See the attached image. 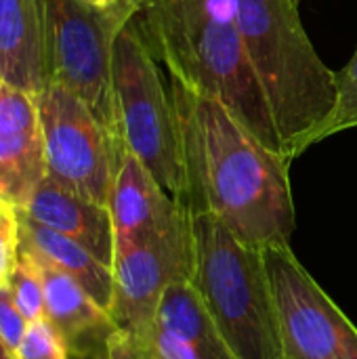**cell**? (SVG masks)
Here are the masks:
<instances>
[{
	"label": "cell",
	"mask_w": 357,
	"mask_h": 359,
	"mask_svg": "<svg viewBox=\"0 0 357 359\" xmlns=\"http://www.w3.org/2000/svg\"><path fill=\"white\" fill-rule=\"evenodd\" d=\"M181 137L189 215L217 217L255 248L290 244L297 225L290 160L259 141L221 103L170 86Z\"/></svg>",
	"instance_id": "obj_1"
},
{
	"label": "cell",
	"mask_w": 357,
	"mask_h": 359,
	"mask_svg": "<svg viewBox=\"0 0 357 359\" xmlns=\"http://www.w3.org/2000/svg\"><path fill=\"white\" fill-rule=\"evenodd\" d=\"M133 19L173 82L221 103L259 141L286 158L246 55L234 0H149Z\"/></svg>",
	"instance_id": "obj_2"
},
{
	"label": "cell",
	"mask_w": 357,
	"mask_h": 359,
	"mask_svg": "<svg viewBox=\"0 0 357 359\" xmlns=\"http://www.w3.org/2000/svg\"><path fill=\"white\" fill-rule=\"evenodd\" d=\"M246 55L288 160L311 147L337 101V74L314 48L292 0H234Z\"/></svg>",
	"instance_id": "obj_3"
},
{
	"label": "cell",
	"mask_w": 357,
	"mask_h": 359,
	"mask_svg": "<svg viewBox=\"0 0 357 359\" xmlns=\"http://www.w3.org/2000/svg\"><path fill=\"white\" fill-rule=\"evenodd\" d=\"M189 282L236 359H282L263 248L238 240L217 217L194 212Z\"/></svg>",
	"instance_id": "obj_4"
},
{
	"label": "cell",
	"mask_w": 357,
	"mask_h": 359,
	"mask_svg": "<svg viewBox=\"0 0 357 359\" xmlns=\"http://www.w3.org/2000/svg\"><path fill=\"white\" fill-rule=\"evenodd\" d=\"M112 69L122 143L185 206L187 183L173 97L160 80L156 57L143 42L135 19L116 36Z\"/></svg>",
	"instance_id": "obj_5"
},
{
	"label": "cell",
	"mask_w": 357,
	"mask_h": 359,
	"mask_svg": "<svg viewBox=\"0 0 357 359\" xmlns=\"http://www.w3.org/2000/svg\"><path fill=\"white\" fill-rule=\"evenodd\" d=\"M42 2V53L46 86H61L80 97L122 143L114 97V42L128 23L82 0Z\"/></svg>",
	"instance_id": "obj_6"
},
{
	"label": "cell",
	"mask_w": 357,
	"mask_h": 359,
	"mask_svg": "<svg viewBox=\"0 0 357 359\" xmlns=\"http://www.w3.org/2000/svg\"><path fill=\"white\" fill-rule=\"evenodd\" d=\"M282 359H357V326L297 259L290 244L263 248Z\"/></svg>",
	"instance_id": "obj_7"
},
{
	"label": "cell",
	"mask_w": 357,
	"mask_h": 359,
	"mask_svg": "<svg viewBox=\"0 0 357 359\" xmlns=\"http://www.w3.org/2000/svg\"><path fill=\"white\" fill-rule=\"evenodd\" d=\"M36 103L46 177L90 202L107 206L124 143L114 141L93 109L61 86H44L36 95Z\"/></svg>",
	"instance_id": "obj_8"
},
{
	"label": "cell",
	"mask_w": 357,
	"mask_h": 359,
	"mask_svg": "<svg viewBox=\"0 0 357 359\" xmlns=\"http://www.w3.org/2000/svg\"><path fill=\"white\" fill-rule=\"evenodd\" d=\"M114 303L109 309L118 330L139 341L156 320L164 290L191 271V221L141 246L118 250L114 257Z\"/></svg>",
	"instance_id": "obj_9"
},
{
	"label": "cell",
	"mask_w": 357,
	"mask_h": 359,
	"mask_svg": "<svg viewBox=\"0 0 357 359\" xmlns=\"http://www.w3.org/2000/svg\"><path fill=\"white\" fill-rule=\"evenodd\" d=\"M107 208L114 223L116 252L179 231L191 221L189 210L156 181L126 145L118 156Z\"/></svg>",
	"instance_id": "obj_10"
},
{
	"label": "cell",
	"mask_w": 357,
	"mask_h": 359,
	"mask_svg": "<svg viewBox=\"0 0 357 359\" xmlns=\"http://www.w3.org/2000/svg\"><path fill=\"white\" fill-rule=\"evenodd\" d=\"M46 179L36 95L0 82V202L23 210Z\"/></svg>",
	"instance_id": "obj_11"
},
{
	"label": "cell",
	"mask_w": 357,
	"mask_h": 359,
	"mask_svg": "<svg viewBox=\"0 0 357 359\" xmlns=\"http://www.w3.org/2000/svg\"><path fill=\"white\" fill-rule=\"evenodd\" d=\"M29 257L42 278L44 313L65 339L72 358L107 359L109 345L120 332L109 311H105L74 278L34 255Z\"/></svg>",
	"instance_id": "obj_12"
},
{
	"label": "cell",
	"mask_w": 357,
	"mask_h": 359,
	"mask_svg": "<svg viewBox=\"0 0 357 359\" xmlns=\"http://www.w3.org/2000/svg\"><path fill=\"white\" fill-rule=\"evenodd\" d=\"M19 212L57 233L72 238L90 250L101 263L114 267L116 240L112 212L107 206L90 202L46 177L34 191L27 206Z\"/></svg>",
	"instance_id": "obj_13"
},
{
	"label": "cell",
	"mask_w": 357,
	"mask_h": 359,
	"mask_svg": "<svg viewBox=\"0 0 357 359\" xmlns=\"http://www.w3.org/2000/svg\"><path fill=\"white\" fill-rule=\"evenodd\" d=\"M0 82L32 95L46 86L40 0H0Z\"/></svg>",
	"instance_id": "obj_14"
},
{
	"label": "cell",
	"mask_w": 357,
	"mask_h": 359,
	"mask_svg": "<svg viewBox=\"0 0 357 359\" xmlns=\"http://www.w3.org/2000/svg\"><path fill=\"white\" fill-rule=\"evenodd\" d=\"M19 248L29 252L44 263L57 267L59 271L74 278L105 311L112 309L114 303V271L105 263H101L90 250L72 238L57 233L27 215L19 212Z\"/></svg>",
	"instance_id": "obj_15"
},
{
	"label": "cell",
	"mask_w": 357,
	"mask_h": 359,
	"mask_svg": "<svg viewBox=\"0 0 357 359\" xmlns=\"http://www.w3.org/2000/svg\"><path fill=\"white\" fill-rule=\"evenodd\" d=\"M154 324L208 355L236 359L219 328L215 326L210 313L206 311L200 294L191 286L189 278L177 280L164 290Z\"/></svg>",
	"instance_id": "obj_16"
},
{
	"label": "cell",
	"mask_w": 357,
	"mask_h": 359,
	"mask_svg": "<svg viewBox=\"0 0 357 359\" xmlns=\"http://www.w3.org/2000/svg\"><path fill=\"white\" fill-rule=\"evenodd\" d=\"M357 128V48L349 63L337 74V101L328 118L314 133L311 145L322 143L324 139Z\"/></svg>",
	"instance_id": "obj_17"
},
{
	"label": "cell",
	"mask_w": 357,
	"mask_h": 359,
	"mask_svg": "<svg viewBox=\"0 0 357 359\" xmlns=\"http://www.w3.org/2000/svg\"><path fill=\"white\" fill-rule=\"evenodd\" d=\"M8 288H11V294H13L19 311L23 313V318L27 322L40 320L46 316L44 313L42 278H40V271L29 255H25V252L19 255V263L15 265L11 278H8Z\"/></svg>",
	"instance_id": "obj_18"
},
{
	"label": "cell",
	"mask_w": 357,
	"mask_h": 359,
	"mask_svg": "<svg viewBox=\"0 0 357 359\" xmlns=\"http://www.w3.org/2000/svg\"><path fill=\"white\" fill-rule=\"evenodd\" d=\"M15 359H72V353L61 332L44 316L27 324Z\"/></svg>",
	"instance_id": "obj_19"
},
{
	"label": "cell",
	"mask_w": 357,
	"mask_h": 359,
	"mask_svg": "<svg viewBox=\"0 0 357 359\" xmlns=\"http://www.w3.org/2000/svg\"><path fill=\"white\" fill-rule=\"evenodd\" d=\"M19 217L17 210L0 202V286L8 284V278L19 263Z\"/></svg>",
	"instance_id": "obj_20"
},
{
	"label": "cell",
	"mask_w": 357,
	"mask_h": 359,
	"mask_svg": "<svg viewBox=\"0 0 357 359\" xmlns=\"http://www.w3.org/2000/svg\"><path fill=\"white\" fill-rule=\"evenodd\" d=\"M27 320L23 318V313L19 311L8 284L0 286V343L15 353L25 330H27Z\"/></svg>",
	"instance_id": "obj_21"
},
{
	"label": "cell",
	"mask_w": 357,
	"mask_h": 359,
	"mask_svg": "<svg viewBox=\"0 0 357 359\" xmlns=\"http://www.w3.org/2000/svg\"><path fill=\"white\" fill-rule=\"evenodd\" d=\"M82 2H86L88 6H93L109 17H116L120 21H130L137 15V11L141 8L133 0H82Z\"/></svg>",
	"instance_id": "obj_22"
},
{
	"label": "cell",
	"mask_w": 357,
	"mask_h": 359,
	"mask_svg": "<svg viewBox=\"0 0 357 359\" xmlns=\"http://www.w3.org/2000/svg\"><path fill=\"white\" fill-rule=\"evenodd\" d=\"M107 359H145L141 355V351L137 349V345L122 332H118L109 345Z\"/></svg>",
	"instance_id": "obj_23"
},
{
	"label": "cell",
	"mask_w": 357,
	"mask_h": 359,
	"mask_svg": "<svg viewBox=\"0 0 357 359\" xmlns=\"http://www.w3.org/2000/svg\"><path fill=\"white\" fill-rule=\"evenodd\" d=\"M0 359H15V353H11L2 343H0Z\"/></svg>",
	"instance_id": "obj_24"
},
{
	"label": "cell",
	"mask_w": 357,
	"mask_h": 359,
	"mask_svg": "<svg viewBox=\"0 0 357 359\" xmlns=\"http://www.w3.org/2000/svg\"><path fill=\"white\" fill-rule=\"evenodd\" d=\"M133 2H135V4H139V6H143V4H145V2H149V0H133Z\"/></svg>",
	"instance_id": "obj_25"
},
{
	"label": "cell",
	"mask_w": 357,
	"mask_h": 359,
	"mask_svg": "<svg viewBox=\"0 0 357 359\" xmlns=\"http://www.w3.org/2000/svg\"><path fill=\"white\" fill-rule=\"evenodd\" d=\"M292 2H295V4H299V2H301V0H292Z\"/></svg>",
	"instance_id": "obj_26"
}]
</instances>
